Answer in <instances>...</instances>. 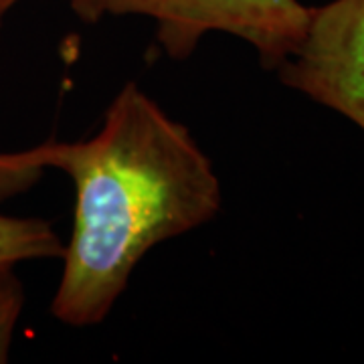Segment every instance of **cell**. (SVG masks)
I'll return each mask as SVG.
<instances>
[{"mask_svg":"<svg viewBox=\"0 0 364 364\" xmlns=\"http://www.w3.org/2000/svg\"><path fill=\"white\" fill-rule=\"evenodd\" d=\"M51 168L75 184L73 231L51 314L67 326L102 324L142 257L217 217L221 182L186 126L134 81L95 136L51 140Z\"/></svg>","mask_w":364,"mask_h":364,"instance_id":"6da1fadb","label":"cell"},{"mask_svg":"<svg viewBox=\"0 0 364 364\" xmlns=\"http://www.w3.org/2000/svg\"><path fill=\"white\" fill-rule=\"evenodd\" d=\"M97 14L148 16L162 51L181 61L208 33L249 43L265 69H277L296 51L312 18L299 0H97Z\"/></svg>","mask_w":364,"mask_h":364,"instance_id":"7a4b0ae2","label":"cell"},{"mask_svg":"<svg viewBox=\"0 0 364 364\" xmlns=\"http://www.w3.org/2000/svg\"><path fill=\"white\" fill-rule=\"evenodd\" d=\"M279 81L364 132V0L312 9L296 51L277 65Z\"/></svg>","mask_w":364,"mask_h":364,"instance_id":"3957f363","label":"cell"},{"mask_svg":"<svg viewBox=\"0 0 364 364\" xmlns=\"http://www.w3.org/2000/svg\"><path fill=\"white\" fill-rule=\"evenodd\" d=\"M65 243L43 219L0 215V269L35 259H61Z\"/></svg>","mask_w":364,"mask_h":364,"instance_id":"277c9868","label":"cell"},{"mask_svg":"<svg viewBox=\"0 0 364 364\" xmlns=\"http://www.w3.org/2000/svg\"><path fill=\"white\" fill-rule=\"evenodd\" d=\"M51 168V142L23 152H0V203L26 193Z\"/></svg>","mask_w":364,"mask_h":364,"instance_id":"5b68a950","label":"cell"},{"mask_svg":"<svg viewBox=\"0 0 364 364\" xmlns=\"http://www.w3.org/2000/svg\"><path fill=\"white\" fill-rule=\"evenodd\" d=\"M13 269L14 267L0 269V364L9 360L14 328L25 306L23 284Z\"/></svg>","mask_w":364,"mask_h":364,"instance_id":"8992f818","label":"cell"},{"mask_svg":"<svg viewBox=\"0 0 364 364\" xmlns=\"http://www.w3.org/2000/svg\"><path fill=\"white\" fill-rule=\"evenodd\" d=\"M16 2L21 0H0V28L4 23V16L13 9ZM71 9L77 14L83 23H97L100 14H97V0H71Z\"/></svg>","mask_w":364,"mask_h":364,"instance_id":"52a82bcc","label":"cell"}]
</instances>
